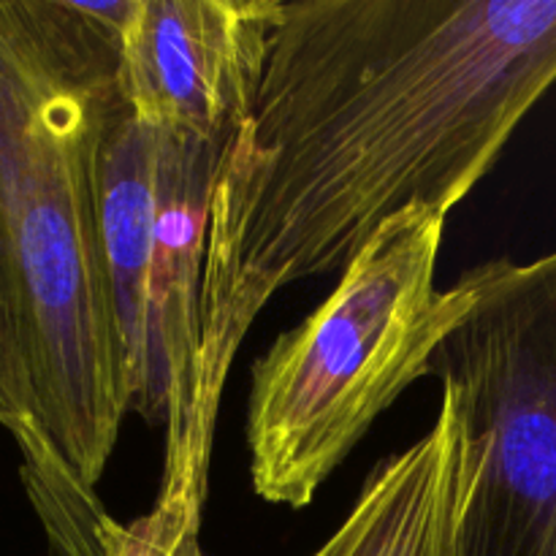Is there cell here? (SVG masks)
<instances>
[{"mask_svg":"<svg viewBox=\"0 0 556 556\" xmlns=\"http://www.w3.org/2000/svg\"><path fill=\"white\" fill-rule=\"evenodd\" d=\"M364 527H367V503H364V497L358 494L351 514L342 519V525L337 527L334 535H331L313 556H351L353 548H356L358 538H362Z\"/></svg>","mask_w":556,"mask_h":556,"instance_id":"obj_9","label":"cell"},{"mask_svg":"<svg viewBox=\"0 0 556 556\" xmlns=\"http://www.w3.org/2000/svg\"><path fill=\"white\" fill-rule=\"evenodd\" d=\"M481 448L459 400L443 389L427 434L375 465L362 486L367 527L351 556H448Z\"/></svg>","mask_w":556,"mask_h":556,"instance_id":"obj_6","label":"cell"},{"mask_svg":"<svg viewBox=\"0 0 556 556\" xmlns=\"http://www.w3.org/2000/svg\"><path fill=\"white\" fill-rule=\"evenodd\" d=\"M445 220L427 206L391 217L334 291L253 364L244 432L264 503L307 508L470 313L465 282L438 288Z\"/></svg>","mask_w":556,"mask_h":556,"instance_id":"obj_3","label":"cell"},{"mask_svg":"<svg viewBox=\"0 0 556 556\" xmlns=\"http://www.w3.org/2000/svg\"><path fill=\"white\" fill-rule=\"evenodd\" d=\"M201 521L177 505L157 503L139 519L117 521L109 538V556H179L185 546L199 543Z\"/></svg>","mask_w":556,"mask_h":556,"instance_id":"obj_8","label":"cell"},{"mask_svg":"<svg viewBox=\"0 0 556 556\" xmlns=\"http://www.w3.org/2000/svg\"><path fill=\"white\" fill-rule=\"evenodd\" d=\"M472 307L429 364L481 462L448 556H556V250L459 277Z\"/></svg>","mask_w":556,"mask_h":556,"instance_id":"obj_4","label":"cell"},{"mask_svg":"<svg viewBox=\"0 0 556 556\" xmlns=\"http://www.w3.org/2000/svg\"><path fill=\"white\" fill-rule=\"evenodd\" d=\"M277 0H134L117 87L139 123L226 144L253 112Z\"/></svg>","mask_w":556,"mask_h":556,"instance_id":"obj_5","label":"cell"},{"mask_svg":"<svg viewBox=\"0 0 556 556\" xmlns=\"http://www.w3.org/2000/svg\"><path fill=\"white\" fill-rule=\"evenodd\" d=\"M117 38L79 0H0V271L49 443L87 497L130 410L101 226Z\"/></svg>","mask_w":556,"mask_h":556,"instance_id":"obj_2","label":"cell"},{"mask_svg":"<svg viewBox=\"0 0 556 556\" xmlns=\"http://www.w3.org/2000/svg\"><path fill=\"white\" fill-rule=\"evenodd\" d=\"M556 85V0L282 3L248 123L212 179L190 470L210 489L244 337L410 206L448 217Z\"/></svg>","mask_w":556,"mask_h":556,"instance_id":"obj_1","label":"cell"},{"mask_svg":"<svg viewBox=\"0 0 556 556\" xmlns=\"http://www.w3.org/2000/svg\"><path fill=\"white\" fill-rule=\"evenodd\" d=\"M0 427L20 448V478L54 556H109L114 516L87 497L49 443L20 326L0 271Z\"/></svg>","mask_w":556,"mask_h":556,"instance_id":"obj_7","label":"cell"}]
</instances>
